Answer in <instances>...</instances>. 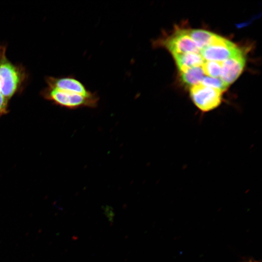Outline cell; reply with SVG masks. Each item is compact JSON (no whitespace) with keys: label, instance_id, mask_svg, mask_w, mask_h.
<instances>
[{"label":"cell","instance_id":"obj_4","mask_svg":"<svg viewBox=\"0 0 262 262\" xmlns=\"http://www.w3.org/2000/svg\"><path fill=\"white\" fill-rule=\"evenodd\" d=\"M223 93L219 90L204 86L201 83L191 86L190 90L193 102L203 113L211 111L220 105Z\"/></svg>","mask_w":262,"mask_h":262},{"label":"cell","instance_id":"obj_3","mask_svg":"<svg viewBox=\"0 0 262 262\" xmlns=\"http://www.w3.org/2000/svg\"><path fill=\"white\" fill-rule=\"evenodd\" d=\"M153 47H163L172 55L186 53H199L200 49L189 36L187 30H178L170 36L152 42Z\"/></svg>","mask_w":262,"mask_h":262},{"label":"cell","instance_id":"obj_13","mask_svg":"<svg viewBox=\"0 0 262 262\" xmlns=\"http://www.w3.org/2000/svg\"><path fill=\"white\" fill-rule=\"evenodd\" d=\"M8 101L0 90V116L7 112Z\"/></svg>","mask_w":262,"mask_h":262},{"label":"cell","instance_id":"obj_2","mask_svg":"<svg viewBox=\"0 0 262 262\" xmlns=\"http://www.w3.org/2000/svg\"><path fill=\"white\" fill-rule=\"evenodd\" d=\"M46 99L56 105L70 109L82 107L95 108L98 104L99 97L93 92L89 96L47 87L41 92Z\"/></svg>","mask_w":262,"mask_h":262},{"label":"cell","instance_id":"obj_10","mask_svg":"<svg viewBox=\"0 0 262 262\" xmlns=\"http://www.w3.org/2000/svg\"><path fill=\"white\" fill-rule=\"evenodd\" d=\"M180 73L182 81L191 86L201 83L204 74L201 66L192 67Z\"/></svg>","mask_w":262,"mask_h":262},{"label":"cell","instance_id":"obj_5","mask_svg":"<svg viewBox=\"0 0 262 262\" xmlns=\"http://www.w3.org/2000/svg\"><path fill=\"white\" fill-rule=\"evenodd\" d=\"M246 58L241 50L238 53L221 62L220 79L228 86L241 74L246 64Z\"/></svg>","mask_w":262,"mask_h":262},{"label":"cell","instance_id":"obj_8","mask_svg":"<svg viewBox=\"0 0 262 262\" xmlns=\"http://www.w3.org/2000/svg\"><path fill=\"white\" fill-rule=\"evenodd\" d=\"M180 73L188 69L202 66L204 59L199 53H186L172 55Z\"/></svg>","mask_w":262,"mask_h":262},{"label":"cell","instance_id":"obj_14","mask_svg":"<svg viewBox=\"0 0 262 262\" xmlns=\"http://www.w3.org/2000/svg\"><path fill=\"white\" fill-rule=\"evenodd\" d=\"M240 262H261L257 260H255L252 258H245L243 259Z\"/></svg>","mask_w":262,"mask_h":262},{"label":"cell","instance_id":"obj_7","mask_svg":"<svg viewBox=\"0 0 262 262\" xmlns=\"http://www.w3.org/2000/svg\"><path fill=\"white\" fill-rule=\"evenodd\" d=\"M241 50L231 42L227 45H209L200 50L204 60L222 62Z\"/></svg>","mask_w":262,"mask_h":262},{"label":"cell","instance_id":"obj_6","mask_svg":"<svg viewBox=\"0 0 262 262\" xmlns=\"http://www.w3.org/2000/svg\"><path fill=\"white\" fill-rule=\"evenodd\" d=\"M48 87L71 92L84 96L93 92L89 91L80 81L73 76L63 77H48L46 79Z\"/></svg>","mask_w":262,"mask_h":262},{"label":"cell","instance_id":"obj_11","mask_svg":"<svg viewBox=\"0 0 262 262\" xmlns=\"http://www.w3.org/2000/svg\"><path fill=\"white\" fill-rule=\"evenodd\" d=\"M204 74L213 78L220 77L221 70V62L204 60L202 66Z\"/></svg>","mask_w":262,"mask_h":262},{"label":"cell","instance_id":"obj_9","mask_svg":"<svg viewBox=\"0 0 262 262\" xmlns=\"http://www.w3.org/2000/svg\"><path fill=\"white\" fill-rule=\"evenodd\" d=\"M187 33L200 50L209 45L214 33L201 29L187 30Z\"/></svg>","mask_w":262,"mask_h":262},{"label":"cell","instance_id":"obj_1","mask_svg":"<svg viewBox=\"0 0 262 262\" xmlns=\"http://www.w3.org/2000/svg\"><path fill=\"white\" fill-rule=\"evenodd\" d=\"M6 47L0 45V90L8 100L23 89L27 73L24 67L7 58Z\"/></svg>","mask_w":262,"mask_h":262},{"label":"cell","instance_id":"obj_12","mask_svg":"<svg viewBox=\"0 0 262 262\" xmlns=\"http://www.w3.org/2000/svg\"><path fill=\"white\" fill-rule=\"evenodd\" d=\"M201 83L204 86L214 88L224 92L228 85L224 83L219 78L204 77Z\"/></svg>","mask_w":262,"mask_h":262}]
</instances>
